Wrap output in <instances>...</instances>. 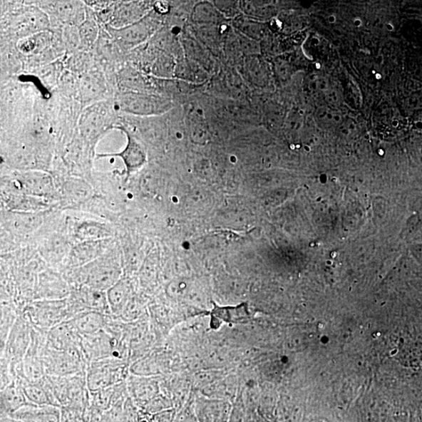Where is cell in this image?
I'll list each match as a JSON object with an SVG mask.
<instances>
[{
	"mask_svg": "<svg viewBox=\"0 0 422 422\" xmlns=\"http://www.w3.org/2000/svg\"><path fill=\"white\" fill-rule=\"evenodd\" d=\"M18 315L13 312L11 308L7 307L6 305L1 307V334H0V343H1V349H3L6 343L8 336L14 326V324L18 319Z\"/></svg>",
	"mask_w": 422,
	"mask_h": 422,
	"instance_id": "2e32d148",
	"label": "cell"
},
{
	"mask_svg": "<svg viewBox=\"0 0 422 422\" xmlns=\"http://www.w3.org/2000/svg\"><path fill=\"white\" fill-rule=\"evenodd\" d=\"M127 361L105 359L92 361L86 370L88 391L94 393L124 383L128 378Z\"/></svg>",
	"mask_w": 422,
	"mask_h": 422,
	"instance_id": "6da1fadb",
	"label": "cell"
},
{
	"mask_svg": "<svg viewBox=\"0 0 422 422\" xmlns=\"http://www.w3.org/2000/svg\"><path fill=\"white\" fill-rule=\"evenodd\" d=\"M107 297L110 315L113 318H118L130 299L129 284L123 276L107 291Z\"/></svg>",
	"mask_w": 422,
	"mask_h": 422,
	"instance_id": "7c38bea8",
	"label": "cell"
},
{
	"mask_svg": "<svg viewBox=\"0 0 422 422\" xmlns=\"http://www.w3.org/2000/svg\"><path fill=\"white\" fill-rule=\"evenodd\" d=\"M61 408L53 405L29 403L11 416L23 422H61Z\"/></svg>",
	"mask_w": 422,
	"mask_h": 422,
	"instance_id": "ba28073f",
	"label": "cell"
},
{
	"mask_svg": "<svg viewBox=\"0 0 422 422\" xmlns=\"http://www.w3.org/2000/svg\"><path fill=\"white\" fill-rule=\"evenodd\" d=\"M0 400H1L0 401L1 416H11L24 406L30 403L22 391L18 379L1 389Z\"/></svg>",
	"mask_w": 422,
	"mask_h": 422,
	"instance_id": "8fae6325",
	"label": "cell"
},
{
	"mask_svg": "<svg viewBox=\"0 0 422 422\" xmlns=\"http://www.w3.org/2000/svg\"><path fill=\"white\" fill-rule=\"evenodd\" d=\"M20 188L30 196L47 198L54 193L52 178L40 173H26L19 176L17 180Z\"/></svg>",
	"mask_w": 422,
	"mask_h": 422,
	"instance_id": "5b68a950",
	"label": "cell"
},
{
	"mask_svg": "<svg viewBox=\"0 0 422 422\" xmlns=\"http://www.w3.org/2000/svg\"><path fill=\"white\" fill-rule=\"evenodd\" d=\"M46 253L54 254V259H61L63 257L64 251L66 249L65 242L61 239L51 240L50 245L46 247ZM52 257V255H51Z\"/></svg>",
	"mask_w": 422,
	"mask_h": 422,
	"instance_id": "ac0fdd59",
	"label": "cell"
},
{
	"mask_svg": "<svg viewBox=\"0 0 422 422\" xmlns=\"http://www.w3.org/2000/svg\"><path fill=\"white\" fill-rule=\"evenodd\" d=\"M157 11L160 14H165L168 11V5L163 3H158L156 5Z\"/></svg>",
	"mask_w": 422,
	"mask_h": 422,
	"instance_id": "ffe728a7",
	"label": "cell"
},
{
	"mask_svg": "<svg viewBox=\"0 0 422 422\" xmlns=\"http://www.w3.org/2000/svg\"><path fill=\"white\" fill-rule=\"evenodd\" d=\"M123 267L113 257H103L83 267L78 276L82 287L107 292L123 277Z\"/></svg>",
	"mask_w": 422,
	"mask_h": 422,
	"instance_id": "7a4b0ae2",
	"label": "cell"
},
{
	"mask_svg": "<svg viewBox=\"0 0 422 422\" xmlns=\"http://www.w3.org/2000/svg\"><path fill=\"white\" fill-rule=\"evenodd\" d=\"M0 422H23L17 418H15L9 416H1V420Z\"/></svg>",
	"mask_w": 422,
	"mask_h": 422,
	"instance_id": "44dd1931",
	"label": "cell"
},
{
	"mask_svg": "<svg viewBox=\"0 0 422 422\" xmlns=\"http://www.w3.org/2000/svg\"><path fill=\"white\" fill-rule=\"evenodd\" d=\"M12 217V226L16 231L20 232L34 230L42 222V218L36 215L15 213Z\"/></svg>",
	"mask_w": 422,
	"mask_h": 422,
	"instance_id": "9a60e30c",
	"label": "cell"
},
{
	"mask_svg": "<svg viewBox=\"0 0 422 422\" xmlns=\"http://www.w3.org/2000/svg\"><path fill=\"white\" fill-rule=\"evenodd\" d=\"M66 192L68 193L72 201L80 202L85 200L91 195V189L88 188L83 183L71 182L67 186Z\"/></svg>",
	"mask_w": 422,
	"mask_h": 422,
	"instance_id": "e0dca14e",
	"label": "cell"
},
{
	"mask_svg": "<svg viewBox=\"0 0 422 422\" xmlns=\"http://www.w3.org/2000/svg\"><path fill=\"white\" fill-rule=\"evenodd\" d=\"M70 293L68 284L61 276L46 272L40 276L36 290L37 298L42 300L65 299Z\"/></svg>",
	"mask_w": 422,
	"mask_h": 422,
	"instance_id": "52a82bcc",
	"label": "cell"
},
{
	"mask_svg": "<svg viewBox=\"0 0 422 422\" xmlns=\"http://www.w3.org/2000/svg\"><path fill=\"white\" fill-rule=\"evenodd\" d=\"M76 237L83 242L102 241L110 237L108 226L99 222H81L76 229Z\"/></svg>",
	"mask_w": 422,
	"mask_h": 422,
	"instance_id": "5bb4252c",
	"label": "cell"
},
{
	"mask_svg": "<svg viewBox=\"0 0 422 422\" xmlns=\"http://www.w3.org/2000/svg\"><path fill=\"white\" fill-rule=\"evenodd\" d=\"M110 316L96 312H85L78 313L68 321L80 336H86L103 330Z\"/></svg>",
	"mask_w": 422,
	"mask_h": 422,
	"instance_id": "8992f818",
	"label": "cell"
},
{
	"mask_svg": "<svg viewBox=\"0 0 422 422\" xmlns=\"http://www.w3.org/2000/svg\"><path fill=\"white\" fill-rule=\"evenodd\" d=\"M26 316L32 326L46 331L71 319L68 304L63 299L37 302L31 307Z\"/></svg>",
	"mask_w": 422,
	"mask_h": 422,
	"instance_id": "3957f363",
	"label": "cell"
},
{
	"mask_svg": "<svg viewBox=\"0 0 422 422\" xmlns=\"http://www.w3.org/2000/svg\"><path fill=\"white\" fill-rule=\"evenodd\" d=\"M101 242H83L78 245L71 256V264L81 267L95 261L103 250Z\"/></svg>",
	"mask_w": 422,
	"mask_h": 422,
	"instance_id": "4fadbf2b",
	"label": "cell"
},
{
	"mask_svg": "<svg viewBox=\"0 0 422 422\" xmlns=\"http://www.w3.org/2000/svg\"><path fill=\"white\" fill-rule=\"evenodd\" d=\"M119 103L121 109L135 115L156 113L157 110H160L159 109L163 105L151 96L133 93L121 94L119 97Z\"/></svg>",
	"mask_w": 422,
	"mask_h": 422,
	"instance_id": "9c48e42d",
	"label": "cell"
},
{
	"mask_svg": "<svg viewBox=\"0 0 422 422\" xmlns=\"http://www.w3.org/2000/svg\"><path fill=\"white\" fill-rule=\"evenodd\" d=\"M32 328L34 327L26 315L19 316L4 347L1 349L2 358L15 365L20 364L28 352Z\"/></svg>",
	"mask_w": 422,
	"mask_h": 422,
	"instance_id": "277c9868",
	"label": "cell"
},
{
	"mask_svg": "<svg viewBox=\"0 0 422 422\" xmlns=\"http://www.w3.org/2000/svg\"><path fill=\"white\" fill-rule=\"evenodd\" d=\"M175 411L165 410L151 415L150 422H174Z\"/></svg>",
	"mask_w": 422,
	"mask_h": 422,
	"instance_id": "d6986e66",
	"label": "cell"
},
{
	"mask_svg": "<svg viewBox=\"0 0 422 422\" xmlns=\"http://www.w3.org/2000/svg\"><path fill=\"white\" fill-rule=\"evenodd\" d=\"M128 143L125 148L118 153L101 154L100 157H118L123 159L128 174H131L141 168L145 162V152L143 145L127 133Z\"/></svg>",
	"mask_w": 422,
	"mask_h": 422,
	"instance_id": "30bf717a",
	"label": "cell"
}]
</instances>
